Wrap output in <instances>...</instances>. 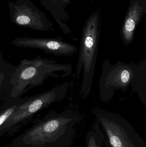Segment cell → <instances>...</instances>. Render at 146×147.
I'll list each match as a JSON object with an SVG mask.
<instances>
[{
    "label": "cell",
    "mask_w": 146,
    "mask_h": 147,
    "mask_svg": "<svg viewBox=\"0 0 146 147\" xmlns=\"http://www.w3.org/2000/svg\"><path fill=\"white\" fill-rule=\"evenodd\" d=\"M82 117L68 109L60 113L51 110L43 118L18 136L12 147H71L76 135L75 127Z\"/></svg>",
    "instance_id": "1"
},
{
    "label": "cell",
    "mask_w": 146,
    "mask_h": 147,
    "mask_svg": "<svg viewBox=\"0 0 146 147\" xmlns=\"http://www.w3.org/2000/svg\"><path fill=\"white\" fill-rule=\"evenodd\" d=\"M56 72H63L64 77L69 76L72 73V65L57 63L55 60L39 56L33 59H22L11 76L6 95L7 100L21 98L29 90L43 84L49 77L59 78Z\"/></svg>",
    "instance_id": "2"
},
{
    "label": "cell",
    "mask_w": 146,
    "mask_h": 147,
    "mask_svg": "<svg viewBox=\"0 0 146 147\" xmlns=\"http://www.w3.org/2000/svg\"><path fill=\"white\" fill-rule=\"evenodd\" d=\"M100 12L93 11L87 20L82 29L79 54L75 73L73 77L79 78L83 73L80 97L85 98L91 94L98 53L101 29Z\"/></svg>",
    "instance_id": "3"
},
{
    "label": "cell",
    "mask_w": 146,
    "mask_h": 147,
    "mask_svg": "<svg viewBox=\"0 0 146 147\" xmlns=\"http://www.w3.org/2000/svg\"><path fill=\"white\" fill-rule=\"evenodd\" d=\"M145 65L144 61L138 65L128 64L117 60L115 64L109 59L103 63L99 85V97L103 102H109L117 90L126 92L131 86L132 92L138 94L139 90V78Z\"/></svg>",
    "instance_id": "4"
},
{
    "label": "cell",
    "mask_w": 146,
    "mask_h": 147,
    "mask_svg": "<svg viewBox=\"0 0 146 147\" xmlns=\"http://www.w3.org/2000/svg\"><path fill=\"white\" fill-rule=\"evenodd\" d=\"M69 83L66 82L43 93L27 98H22L13 114L4 126V133L31 118L51 104L63 100L67 93Z\"/></svg>",
    "instance_id": "5"
},
{
    "label": "cell",
    "mask_w": 146,
    "mask_h": 147,
    "mask_svg": "<svg viewBox=\"0 0 146 147\" xmlns=\"http://www.w3.org/2000/svg\"><path fill=\"white\" fill-rule=\"evenodd\" d=\"M95 115L111 147H146L143 139L129 123L120 115L97 111Z\"/></svg>",
    "instance_id": "6"
},
{
    "label": "cell",
    "mask_w": 146,
    "mask_h": 147,
    "mask_svg": "<svg viewBox=\"0 0 146 147\" xmlns=\"http://www.w3.org/2000/svg\"><path fill=\"white\" fill-rule=\"evenodd\" d=\"M10 20L22 27L41 32L51 31L53 25L45 13L31 0H14L8 2Z\"/></svg>",
    "instance_id": "7"
},
{
    "label": "cell",
    "mask_w": 146,
    "mask_h": 147,
    "mask_svg": "<svg viewBox=\"0 0 146 147\" xmlns=\"http://www.w3.org/2000/svg\"><path fill=\"white\" fill-rule=\"evenodd\" d=\"M11 44L20 48L38 49L57 57L72 56L78 51L75 46L55 38L19 37L14 39Z\"/></svg>",
    "instance_id": "8"
},
{
    "label": "cell",
    "mask_w": 146,
    "mask_h": 147,
    "mask_svg": "<svg viewBox=\"0 0 146 147\" xmlns=\"http://www.w3.org/2000/svg\"><path fill=\"white\" fill-rule=\"evenodd\" d=\"M146 12V0H130L121 29L124 45L128 46L133 42L136 28Z\"/></svg>",
    "instance_id": "9"
},
{
    "label": "cell",
    "mask_w": 146,
    "mask_h": 147,
    "mask_svg": "<svg viewBox=\"0 0 146 147\" xmlns=\"http://www.w3.org/2000/svg\"><path fill=\"white\" fill-rule=\"evenodd\" d=\"M44 7L51 14L65 34L72 33L67 25L69 16L67 8L71 0H39Z\"/></svg>",
    "instance_id": "10"
},
{
    "label": "cell",
    "mask_w": 146,
    "mask_h": 147,
    "mask_svg": "<svg viewBox=\"0 0 146 147\" xmlns=\"http://www.w3.org/2000/svg\"><path fill=\"white\" fill-rule=\"evenodd\" d=\"M15 66L6 61L0 51V96L7 95L12 74Z\"/></svg>",
    "instance_id": "11"
},
{
    "label": "cell",
    "mask_w": 146,
    "mask_h": 147,
    "mask_svg": "<svg viewBox=\"0 0 146 147\" xmlns=\"http://www.w3.org/2000/svg\"><path fill=\"white\" fill-rule=\"evenodd\" d=\"M21 98L9 99L0 109V136L5 134L4 126L6 122L15 111Z\"/></svg>",
    "instance_id": "12"
},
{
    "label": "cell",
    "mask_w": 146,
    "mask_h": 147,
    "mask_svg": "<svg viewBox=\"0 0 146 147\" xmlns=\"http://www.w3.org/2000/svg\"><path fill=\"white\" fill-rule=\"evenodd\" d=\"M87 147H104L106 137L97 123L94 124L87 135Z\"/></svg>",
    "instance_id": "13"
},
{
    "label": "cell",
    "mask_w": 146,
    "mask_h": 147,
    "mask_svg": "<svg viewBox=\"0 0 146 147\" xmlns=\"http://www.w3.org/2000/svg\"><path fill=\"white\" fill-rule=\"evenodd\" d=\"M104 147H111L110 146V145H109V143H108L107 139H106V142H105V144Z\"/></svg>",
    "instance_id": "14"
},
{
    "label": "cell",
    "mask_w": 146,
    "mask_h": 147,
    "mask_svg": "<svg viewBox=\"0 0 146 147\" xmlns=\"http://www.w3.org/2000/svg\"><path fill=\"white\" fill-rule=\"evenodd\" d=\"M92 1H93V0H92Z\"/></svg>",
    "instance_id": "15"
}]
</instances>
